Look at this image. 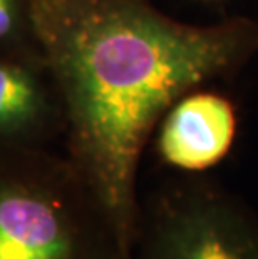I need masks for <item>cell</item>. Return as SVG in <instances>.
Listing matches in <instances>:
<instances>
[{"instance_id": "1", "label": "cell", "mask_w": 258, "mask_h": 259, "mask_svg": "<svg viewBox=\"0 0 258 259\" xmlns=\"http://www.w3.org/2000/svg\"><path fill=\"white\" fill-rule=\"evenodd\" d=\"M65 131V157L133 247L138 170L153 131L181 96L258 54V22H178L151 0H27Z\"/></svg>"}, {"instance_id": "2", "label": "cell", "mask_w": 258, "mask_h": 259, "mask_svg": "<svg viewBox=\"0 0 258 259\" xmlns=\"http://www.w3.org/2000/svg\"><path fill=\"white\" fill-rule=\"evenodd\" d=\"M0 259H133L67 157L0 144Z\"/></svg>"}, {"instance_id": "3", "label": "cell", "mask_w": 258, "mask_h": 259, "mask_svg": "<svg viewBox=\"0 0 258 259\" xmlns=\"http://www.w3.org/2000/svg\"><path fill=\"white\" fill-rule=\"evenodd\" d=\"M133 259H258V212L205 174L139 199Z\"/></svg>"}, {"instance_id": "4", "label": "cell", "mask_w": 258, "mask_h": 259, "mask_svg": "<svg viewBox=\"0 0 258 259\" xmlns=\"http://www.w3.org/2000/svg\"><path fill=\"white\" fill-rule=\"evenodd\" d=\"M158 125V161L178 174H205L232 152L238 114L223 94L193 89L168 109Z\"/></svg>"}, {"instance_id": "5", "label": "cell", "mask_w": 258, "mask_h": 259, "mask_svg": "<svg viewBox=\"0 0 258 259\" xmlns=\"http://www.w3.org/2000/svg\"><path fill=\"white\" fill-rule=\"evenodd\" d=\"M47 69L42 59H30L22 47L0 49V144L46 147L62 125L52 107Z\"/></svg>"}, {"instance_id": "6", "label": "cell", "mask_w": 258, "mask_h": 259, "mask_svg": "<svg viewBox=\"0 0 258 259\" xmlns=\"http://www.w3.org/2000/svg\"><path fill=\"white\" fill-rule=\"evenodd\" d=\"M27 34H30L27 0H0V49L20 47Z\"/></svg>"}]
</instances>
